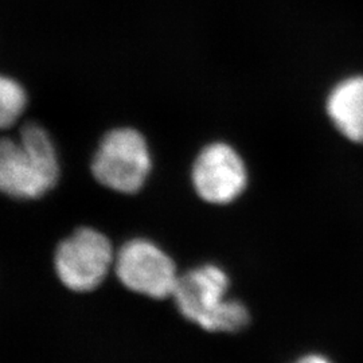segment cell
<instances>
[{"mask_svg":"<svg viewBox=\"0 0 363 363\" xmlns=\"http://www.w3.org/2000/svg\"><path fill=\"white\" fill-rule=\"evenodd\" d=\"M60 175L57 151L48 130L25 125L19 140L0 139V193L35 199L50 191Z\"/></svg>","mask_w":363,"mask_h":363,"instance_id":"cell-1","label":"cell"},{"mask_svg":"<svg viewBox=\"0 0 363 363\" xmlns=\"http://www.w3.org/2000/svg\"><path fill=\"white\" fill-rule=\"evenodd\" d=\"M229 279L214 265L179 276L172 296L182 315L211 333H237L247 327L249 313L237 300L226 298Z\"/></svg>","mask_w":363,"mask_h":363,"instance_id":"cell-2","label":"cell"},{"mask_svg":"<svg viewBox=\"0 0 363 363\" xmlns=\"http://www.w3.org/2000/svg\"><path fill=\"white\" fill-rule=\"evenodd\" d=\"M151 169V156L143 136L132 128L109 130L99 145L93 177L117 193L133 194L143 187Z\"/></svg>","mask_w":363,"mask_h":363,"instance_id":"cell-3","label":"cell"},{"mask_svg":"<svg viewBox=\"0 0 363 363\" xmlns=\"http://www.w3.org/2000/svg\"><path fill=\"white\" fill-rule=\"evenodd\" d=\"M115 257L104 234L82 228L58 245L54 264L64 286L74 292H91L103 284Z\"/></svg>","mask_w":363,"mask_h":363,"instance_id":"cell-4","label":"cell"},{"mask_svg":"<svg viewBox=\"0 0 363 363\" xmlns=\"http://www.w3.org/2000/svg\"><path fill=\"white\" fill-rule=\"evenodd\" d=\"M115 272L123 286L151 298L172 296L179 279L172 259L147 240H132L117 252Z\"/></svg>","mask_w":363,"mask_h":363,"instance_id":"cell-5","label":"cell"},{"mask_svg":"<svg viewBox=\"0 0 363 363\" xmlns=\"http://www.w3.org/2000/svg\"><path fill=\"white\" fill-rule=\"evenodd\" d=\"M193 183L202 199L216 205L232 202L247 186V169L228 144L206 147L195 160Z\"/></svg>","mask_w":363,"mask_h":363,"instance_id":"cell-6","label":"cell"},{"mask_svg":"<svg viewBox=\"0 0 363 363\" xmlns=\"http://www.w3.org/2000/svg\"><path fill=\"white\" fill-rule=\"evenodd\" d=\"M327 112L342 135L351 142L363 143V77L337 84L328 96Z\"/></svg>","mask_w":363,"mask_h":363,"instance_id":"cell-7","label":"cell"},{"mask_svg":"<svg viewBox=\"0 0 363 363\" xmlns=\"http://www.w3.org/2000/svg\"><path fill=\"white\" fill-rule=\"evenodd\" d=\"M27 94L15 79L0 74V130L16 123L26 109Z\"/></svg>","mask_w":363,"mask_h":363,"instance_id":"cell-8","label":"cell"},{"mask_svg":"<svg viewBox=\"0 0 363 363\" xmlns=\"http://www.w3.org/2000/svg\"><path fill=\"white\" fill-rule=\"evenodd\" d=\"M295 363H333L328 358H325L323 355L319 354H310L306 357H301Z\"/></svg>","mask_w":363,"mask_h":363,"instance_id":"cell-9","label":"cell"}]
</instances>
